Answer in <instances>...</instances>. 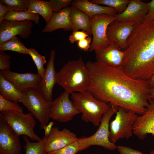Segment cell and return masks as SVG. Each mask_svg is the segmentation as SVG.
<instances>
[{"label":"cell","instance_id":"9","mask_svg":"<svg viewBox=\"0 0 154 154\" xmlns=\"http://www.w3.org/2000/svg\"><path fill=\"white\" fill-rule=\"evenodd\" d=\"M116 20L115 16L106 14L98 15L90 18L93 39L88 52L104 47L110 42L107 35V28Z\"/></svg>","mask_w":154,"mask_h":154},{"label":"cell","instance_id":"27","mask_svg":"<svg viewBox=\"0 0 154 154\" xmlns=\"http://www.w3.org/2000/svg\"><path fill=\"white\" fill-rule=\"evenodd\" d=\"M27 49L20 39L17 37L0 45V52L10 50L28 54Z\"/></svg>","mask_w":154,"mask_h":154},{"label":"cell","instance_id":"39","mask_svg":"<svg viewBox=\"0 0 154 154\" xmlns=\"http://www.w3.org/2000/svg\"><path fill=\"white\" fill-rule=\"evenodd\" d=\"M12 10L0 2V23L4 20L7 13Z\"/></svg>","mask_w":154,"mask_h":154},{"label":"cell","instance_id":"5","mask_svg":"<svg viewBox=\"0 0 154 154\" xmlns=\"http://www.w3.org/2000/svg\"><path fill=\"white\" fill-rule=\"evenodd\" d=\"M19 102L39 121L40 129L49 123L52 102L46 101L38 88H30L23 92Z\"/></svg>","mask_w":154,"mask_h":154},{"label":"cell","instance_id":"11","mask_svg":"<svg viewBox=\"0 0 154 154\" xmlns=\"http://www.w3.org/2000/svg\"><path fill=\"white\" fill-rule=\"evenodd\" d=\"M33 26L31 21L3 20L0 23V45L18 35L23 39L29 38Z\"/></svg>","mask_w":154,"mask_h":154},{"label":"cell","instance_id":"2","mask_svg":"<svg viewBox=\"0 0 154 154\" xmlns=\"http://www.w3.org/2000/svg\"><path fill=\"white\" fill-rule=\"evenodd\" d=\"M124 51L121 67L129 76L146 80L154 74V20L135 24Z\"/></svg>","mask_w":154,"mask_h":154},{"label":"cell","instance_id":"12","mask_svg":"<svg viewBox=\"0 0 154 154\" xmlns=\"http://www.w3.org/2000/svg\"><path fill=\"white\" fill-rule=\"evenodd\" d=\"M19 136L0 116V154H21Z\"/></svg>","mask_w":154,"mask_h":154},{"label":"cell","instance_id":"8","mask_svg":"<svg viewBox=\"0 0 154 154\" xmlns=\"http://www.w3.org/2000/svg\"><path fill=\"white\" fill-rule=\"evenodd\" d=\"M0 116L19 136L26 135L32 141H39L42 140L34 131L36 121L31 113L25 114L23 112L5 111L0 112Z\"/></svg>","mask_w":154,"mask_h":154},{"label":"cell","instance_id":"26","mask_svg":"<svg viewBox=\"0 0 154 154\" xmlns=\"http://www.w3.org/2000/svg\"><path fill=\"white\" fill-rule=\"evenodd\" d=\"M46 137L44 135L40 141L32 142L28 139L27 136L24 135L23 138L25 143V154H48L45 149Z\"/></svg>","mask_w":154,"mask_h":154},{"label":"cell","instance_id":"23","mask_svg":"<svg viewBox=\"0 0 154 154\" xmlns=\"http://www.w3.org/2000/svg\"><path fill=\"white\" fill-rule=\"evenodd\" d=\"M22 94V92L0 74V95L9 100L18 103Z\"/></svg>","mask_w":154,"mask_h":154},{"label":"cell","instance_id":"24","mask_svg":"<svg viewBox=\"0 0 154 154\" xmlns=\"http://www.w3.org/2000/svg\"><path fill=\"white\" fill-rule=\"evenodd\" d=\"M28 10L41 15L46 24L49 21L53 13L49 5L48 1L29 0Z\"/></svg>","mask_w":154,"mask_h":154},{"label":"cell","instance_id":"32","mask_svg":"<svg viewBox=\"0 0 154 154\" xmlns=\"http://www.w3.org/2000/svg\"><path fill=\"white\" fill-rule=\"evenodd\" d=\"M82 150L77 140L60 149L48 153V154H76Z\"/></svg>","mask_w":154,"mask_h":154},{"label":"cell","instance_id":"28","mask_svg":"<svg viewBox=\"0 0 154 154\" xmlns=\"http://www.w3.org/2000/svg\"><path fill=\"white\" fill-rule=\"evenodd\" d=\"M94 3L102 5L115 9L117 14L122 13L126 9L130 2L129 0H91Z\"/></svg>","mask_w":154,"mask_h":154},{"label":"cell","instance_id":"6","mask_svg":"<svg viewBox=\"0 0 154 154\" xmlns=\"http://www.w3.org/2000/svg\"><path fill=\"white\" fill-rule=\"evenodd\" d=\"M110 105L111 107L104 114L99 127L95 133L89 137L78 138L77 141L82 150L93 145L100 146L111 151L117 149V146L110 140L109 127L110 120L117 111L118 107Z\"/></svg>","mask_w":154,"mask_h":154},{"label":"cell","instance_id":"35","mask_svg":"<svg viewBox=\"0 0 154 154\" xmlns=\"http://www.w3.org/2000/svg\"><path fill=\"white\" fill-rule=\"evenodd\" d=\"M89 36V35L85 31H78L73 32L69 36L68 39L71 43L73 44Z\"/></svg>","mask_w":154,"mask_h":154},{"label":"cell","instance_id":"1","mask_svg":"<svg viewBox=\"0 0 154 154\" xmlns=\"http://www.w3.org/2000/svg\"><path fill=\"white\" fill-rule=\"evenodd\" d=\"M86 64L90 78L87 91L95 98L140 115L145 112L150 91L146 80L129 77L121 66H111L96 61Z\"/></svg>","mask_w":154,"mask_h":154},{"label":"cell","instance_id":"42","mask_svg":"<svg viewBox=\"0 0 154 154\" xmlns=\"http://www.w3.org/2000/svg\"><path fill=\"white\" fill-rule=\"evenodd\" d=\"M150 98L154 100V89H150V91L149 95Z\"/></svg>","mask_w":154,"mask_h":154},{"label":"cell","instance_id":"15","mask_svg":"<svg viewBox=\"0 0 154 154\" xmlns=\"http://www.w3.org/2000/svg\"><path fill=\"white\" fill-rule=\"evenodd\" d=\"M56 52L51 51L50 57L45 69L44 76L41 78L38 89L40 93L48 102H52V90L55 84H57L58 72L54 67Z\"/></svg>","mask_w":154,"mask_h":154},{"label":"cell","instance_id":"4","mask_svg":"<svg viewBox=\"0 0 154 154\" xmlns=\"http://www.w3.org/2000/svg\"><path fill=\"white\" fill-rule=\"evenodd\" d=\"M70 94L74 104L82 113V120L91 122L95 127L99 126L104 114L111 105L98 100L87 90Z\"/></svg>","mask_w":154,"mask_h":154},{"label":"cell","instance_id":"41","mask_svg":"<svg viewBox=\"0 0 154 154\" xmlns=\"http://www.w3.org/2000/svg\"><path fill=\"white\" fill-rule=\"evenodd\" d=\"M146 80L149 88L154 89V74Z\"/></svg>","mask_w":154,"mask_h":154},{"label":"cell","instance_id":"29","mask_svg":"<svg viewBox=\"0 0 154 154\" xmlns=\"http://www.w3.org/2000/svg\"><path fill=\"white\" fill-rule=\"evenodd\" d=\"M27 52L28 54L29 55L32 57L36 66L37 74L42 78L43 77L45 71L44 66L46 62L45 57L39 54L36 50L33 48H28Z\"/></svg>","mask_w":154,"mask_h":154},{"label":"cell","instance_id":"31","mask_svg":"<svg viewBox=\"0 0 154 154\" xmlns=\"http://www.w3.org/2000/svg\"><path fill=\"white\" fill-rule=\"evenodd\" d=\"M0 2L12 10H28L29 0H0Z\"/></svg>","mask_w":154,"mask_h":154},{"label":"cell","instance_id":"36","mask_svg":"<svg viewBox=\"0 0 154 154\" xmlns=\"http://www.w3.org/2000/svg\"><path fill=\"white\" fill-rule=\"evenodd\" d=\"M117 149L120 154H144L139 150L121 145L117 146ZM149 154H154V149L151 151Z\"/></svg>","mask_w":154,"mask_h":154},{"label":"cell","instance_id":"14","mask_svg":"<svg viewBox=\"0 0 154 154\" xmlns=\"http://www.w3.org/2000/svg\"><path fill=\"white\" fill-rule=\"evenodd\" d=\"M94 51L97 62L114 67L122 66L123 64L124 51L113 42L110 41L106 46Z\"/></svg>","mask_w":154,"mask_h":154},{"label":"cell","instance_id":"16","mask_svg":"<svg viewBox=\"0 0 154 154\" xmlns=\"http://www.w3.org/2000/svg\"><path fill=\"white\" fill-rule=\"evenodd\" d=\"M136 23L116 20L108 26L107 35L108 40L116 43L121 49L126 48L127 39Z\"/></svg>","mask_w":154,"mask_h":154},{"label":"cell","instance_id":"7","mask_svg":"<svg viewBox=\"0 0 154 154\" xmlns=\"http://www.w3.org/2000/svg\"><path fill=\"white\" fill-rule=\"evenodd\" d=\"M115 119L109 124V139L115 143L120 139H128L133 134V126L138 115L134 112L118 107Z\"/></svg>","mask_w":154,"mask_h":154},{"label":"cell","instance_id":"18","mask_svg":"<svg viewBox=\"0 0 154 154\" xmlns=\"http://www.w3.org/2000/svg\"><path fill=\"white\" fill-rule=\"evenodd\" d=\"M149 103L145 112L138 116L133 125V134L141 140L148 134L154 135V100L150 98Z\"/></svg>","mask_w":154,"mask_h":154},{"label":"cell","instance_id":"33","mask_svg":"<svg viewBox=\"0 0 154 154\" xmlns=\"http://www.w3.org/2000/svg\"><path fill=\"white\" fill-rule=\"evenodd\" d=\"M73 0H50L48 1L49 5L53 12L58 13L63 9L71 5Z\"/></svg>","mask_w":154,"mask_h":154},{"label":"cell","instance_id":"22","mask_svg":"<svg viewBox=\"0 0 154 154\" xmlns=\"http://www.w3.org/2000/svg\"><path fill=\"white\" fill-rule=\"evenodd\" d=\"M70 18L73 32L80 29L92 35L90 18L85 13L71 6Z\"/></svg>","mask_w":154,"mask_h":154},{"label":"cell","instance_id":"40","mask_svg":"<svg viewBox=\"0 0 154 154\" xmlns=\"http://www.w3.org/2000/svg\"><path fill=\"white\" fill-rule=\"evenodd\" d=\"M54 124L53 121L49 122L47 124L44 126L43 128L44 131L45 136L47 137L49 135L52 129V127Z\"/></svg>","mask_w":154,"mask_h":154},{"label":"cell","instance_id":"34","mask_svg":"<svg viewBox=\"0 0 154 154\" xmlns=\"http://www.w3.org/2000/svg\"><path fill=\"white\" fill-rule=\"evenodd\" d=\"M11 56L5 52H0V70H9L11 62Z\"/></svg>","mask_w":154,"mask_h":154},{"label":"cell","instance_id":"13","mask_svg":"<svg viewBox=\"0 0 154 154\" xmlns=\"http://www.w3.org/2000/svg\"><path fill=\"white\" fill-rule=\"evenodd\" d=\"M78 138L76 134L67 129L60 130L58 127H52L46 137L45 151L48 153L59 150L76 141Z\"/></svg>","mask_w":154,"mask_h":154},{"label":"cell","instance_id":"30","mask_svg":"<svg viewBox=\"0 0 154 154\" xmlns=\"http://www.w3.org/2000/svg\"><path fill=\"white\" fill-rule=\"evenodd\" d=\"M14 111L23 112V108L17 102L9 100L0 95V112Z\"/></svg>","mask_w":154,"mask_h":154},{"label":"cell","instance_id":"19","mask_svg":"<svg viewBox=\"0 0 154 154\" xmlns=\"http://www.w3.org/2000/svg\"><path fill=\"white\" fill-rule=\"evenodd\" d=\"M148 8V3L140 0H131L125 10L115 16L116 20L135 23L141 22L143 21L147 13Z\"/></svg>","mask_w":154,"mask_h":154},{"label":"cell","instance_id":"10","mask_svg":"<svg viewBox=\"0 0 154 154\" xmlns=\"http://www.w3.org/2000/svg\"><path fill=\"white\" fill-rule=\"evenodd\" d=\"M70 94L64 91L52 101L50 110V119L65 123L80 113L72 101L69 99Z\"/></svg>","mask_w":154,"mask_h":154},{"label":"cell","instance_id":"37","mask_svg":"<svg viewBox=\"0 0 154 154\" xmlns=\"http://www.w3.org/2000/svg\"><path fill=\"white\" fill-rule=\"evenodd\" d=\"M92 38L89 36L86 38L77 42V45L78 48L84 51H88L90 47L92 42Z\"/></svg>","mask_w":154,"mask_h":154},{"label":"cell","instance_id":"38","mask_svg":"<svg viewBox=\"0 0 154 154\" xmlns=\"http://www.w3.org/2000/svg\"><path fill=\"white\" fill-rule=\"evenodd\" d=\"M154 20V0L148 3L147 13L143 21H151Z\"/></svg>","mask_w":154,"mask_h":154},{"label":"cell","instance_id":"17","mask_svg":"<svg viewBox=\"0 0 154 154\" xmlns=\"http://www.w3.org/2000/svg\"><path fill=\"white\" fill-rule=\"evenodd\" d=\"M0 74L22 92L29 88H38L42 78L37 73H19L10 70L1 71Z\"/></svg>","mask_w":154,"mask_h":154},{"label":"cell","instance_id":"3","mask_svg":"<svg viewBox=\"0 0 154 154\" xmlns=\"http://www.w3.org/2000/svg\"><path fill=\"white\" fill-rule=\"evenodd\" d=\"M90 84L88 70L81 57L68 61L58 72L57 84L70 94L87 90Z\"/></svg>","mask_w":154,"mask_h":154},{"label":"cell","instance_id":"25","mask_svg":"<svg viewBox=\"0 0 154 154\" xmlns=\"http://www.w3.org/2000/svg\"><path fill=\"white\" fill-rule=\"evenodd\" d=\"M38 14L28 10L14 11H9L7 14L4 20L11 21H33L37 25L39 22Z\"/></svg>","mask_w":154,"mask_h":154},{"label":"cell","instance_id":"20","mask_svg":"<svg viewBox=\"0 0 154 154\" xmlns=\"http://www.w3.org/2000/svg\"><path fill=\"white\" fill-rule=\"evenodd\" d=\"M71 9V7L68 6L58 13L53 12L49 21L46 24L42 32L51 33L61 29L65 31L72 30L70 18Z\"/></svg>","mask_w":154,"mask_h":154},{"label":"cell","instance_id":"21","mask_svg":"<svg viewBox=\"0 0 154 154\" xmlns=\"http://www.w3.org/2000/svg\"><path fill=\"white\" fill-rule=\"evenodd\" d=\"M71 6L84 12L90 18L98 15L106 14L115 16L117 14V11L113 8L101 6L88 0H73Z\"/></svg>","mask_w":154,"mask_h":154}]
</instances>
